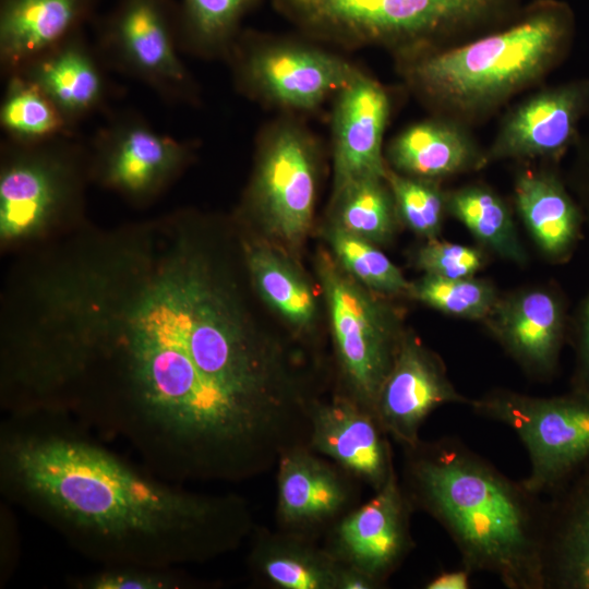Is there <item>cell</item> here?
<instances>
[{"mask_svg":"<svg viewBox=\"0 0 589 589\" xmlns=\"http://www.w3.org/2000/svg\"><path fill=\"white\" fill-rule=\"evenodd\" d=\"M320 144L291 115L262 129L241 213L288 249L301 245L314 216Z\"/></svg>","mask_w":589,"mask_h":589,"instance_id":"6","label":"cell"},{"mask_svg":"<svg viewBox=\"0 0 589 589\" xmlns=\"http://www.w3.org/2000/svg\"><path fill=\"white\" fill-rule=\"evenodd\" d=\"M407 294L443 313L470 320H485L498 300L495 288L485 280L428 274L410 283Z\"/></svg>","mask_w":589,"mask_h":589,"instance_id":"31","label":"cell"},{"mask_svg":"<svg viewBox=\"0 0 589 589\" xmlns=\"http://www.w3.org/2000/svg\"><path fill=\"white\" fill-rule=\"evenodd\" d=\"M240 244L244 267L261 299L296 332H310L316 301L302 272L274 245L249 239Z\"/></svg>","mask_w":589,"mask_h":589,"instance_id":"25","label":"cell"},{"mask_svg":"<svg viewBox=\"0 0 589 589\" xmlns=\"http://www.w3.org/2000/svg\"><path fill=\"white\" fill-rule=\"evenodd\" d=\"M332 221L375 245L390 241L399 218L386 179L363 178L333 191Z\"/></svg>","mask_w":589,"mask_h":589,"instance_id":"28","label":"cell"},{"mask_svg":"<svg viewBox=\"0 0 589 589\" xmlns=\"http://www.w3.org/2000/svg\"><path fill=\"white\" fill-rule=\"evenodd\" d=\"M326 237L335 261L359 284L378 294L408 293L410 283L375 244L332 224Z\"/></svg>","mask_w":589,"mask_h":589,"instance_id":"30","label":"cell"},{"mask_svg":"<svg viewBox=\"0 0 589 589\" xmlns=\"http://www.w3.org/2000/svg\"><path fill=\"white\" fill-rule=\"evenodd\" d=\"M473 411L510 428L524 444L530 470L522 479L544 496L589 462V396L573 389L554 397H534L495 389L471 399Z\"/></svg>","mask_w":589,"mask_h":589,"instance_id":"10","label":"cell"},{"mask_svg":"<svg viewBox=\"0 0 589 589\" xmlns=\"http://www.w3.org/2000/svg\"><path fill=\"white\" fill-rule=\"evenodd\" d=\"M107 71L83 28L14 73L36 84L74 130L86 118L108 109L117 94Z\"/></svg>","mask_w":589,"mask_h":589,"instance_id":"18","label":"cell"},{"mask_svg":"<svg viewBox=\"0 0 589 589\" xmlns=\"http://www.w3.org/2000/svg\"><path fill=\"white\" fill-rule=\"evenodd\" d=\"M305 37L347 48L377 46L394 57L455 46L495 31L521 0H273Z\"/></svg>","mask_w":589,"mask_h":589,"instance_id":"4","label":"cell"},{"mask_svg":"<svg viewBox=\"0 0 589 589\" xmlns=\"http://www.w3.org/2000/svg\"><path fill=\"white\" fill-rule=\"evenodd\" d=\"M178 0H115L94 21V46L108 70L132 77L170 105H196L197 84L180 58Z\"/></svg>","mask_w":589,"mask_h":589,"instance_id":"9","label":"cell"},{"mask_svg":"<svg viewBox=\"0 0 589 589\" xmlns=\"http://www.w3.org/2000/svg\"><path fill=\"white\" fill-rule=\"evenodd\" d=\"M516 208L537 244L562 257L575 244L580 214L560 179L548 170H525L515 179Z\"/></svg>","mask_w":589,"mask_h":589,"instance_id":"24","label":"cell"},{"mask_svg":"<svg viewBox=\"0 0 589 589\" xmlns=\"http://www.w3.org/2000/svg\"><path fill=\"white\" fill-rule=\"evenodd\" d=\"M59 412L4 414L2 498L99 565L182 567L237 550L253 532L233 493L189 491L143 470Z\"/></svg>","mask_w":589,"mask_h":589,"instance_id":"1","label":"cell"},{"mask_svg":"<svg viewBox=\"0 0 589 589\" xmlns=\"http://www.w3.org/2000/svg\"><path fill=\"white\" fill-rule=\"evenodd\" d=\"M484 257L480 250L454 242L429 240L414 256L417 268L444 278L473 277Z\"/></svg>","mask_w":589,"mask_h":589,"instance_id":"34","label":"cell"},{"mask_svg":"<svg viewBox=\"0 0 589 589\" xmlns=\"http://www.w3.org/2000/svg\"><path fill=\"white\" fill-rule=\"evenodd\" d=\"M470 402L449 381L441 359L417 337L404 333L374 413L387 435L406 448L421 440L420 429L436 408Z\"/></svg>","mask_w":589,"mask_h":589,"instance_id":"14","label":"cell"},{"mask_svg":"<svg viewBox=\"0 0 589 589\" xmlns=\"http://www.w3.org/2000/svg\"><path fill=\"white\" fill-rule=\"evenodd\" d=\"M249 568L277 589H337L341 563L311 537L289 531H254Z\"/></svg>","mask_w":589,"mask_h":589,"instance_id":"23","label":"cell"},{"mask_svg":"<svg viewBox=\"0 0 589 589\" xmlns=\"http://www.w3.org/2000/svg\"><path fill=\"white\" fill-rule=\"evenodd\" d=\"M241 31L226 60L237 89L287 115L322 107L360 70L309 37Z\"/></svg>","mask_w":589,"mask_h":589,"instance_id":"7","label":"cell"},{"mask_svg":"<svg viewBox=\"0 0 589 589\" xmlns=\"http://www.w3.org/2000/svg\"><path fill=\"white\" fill-rule=\"evenodd\" d=\"M384 155L388 167L399 173L437 181L486 167L485 149L470 129L436 116L405 128Z\"/></svg>","mask_w":589,"mask_h":589,"instance_id":"22","label":"cell"},{"mask_svg":"<svg viewBox=\"0 0 589 589\" xmlns=\"http://www.w3.org/2000/svg\"><path fill=\"white\" fill-rule=\"evenodd\" d=\"M374 493L334 524L325 549L382 586L414 546L410 531L414 508L396 470Z\"/></svg>","mask_w":589,"mask_h":589,"instance_id":"12","label":"cell"},{"mask_svg":"<svg viewBox=\"0 0 589 589\" xmlns=\"http://www.w3.org/2000/svg\"><path fill=\"white\" fill-rule=\"evenodd\" d=\"M101 0H0L2 76L83 29Z\"/></svg>","mask_w":589,"mask_h":589,"instance_id":"21","label":"cell"},{"mask_svg":"<svg viewBox=\"0 0 589 589\" xmlns=\"http://www.w3.org/2000/svg\"><path fill=\"white\" fill-rule=\"evenodd\" d=\"M333 100V191L358 179H386L383 137L390 115L388 92L359 70Z\"/></svg>","mask_w":589,"mask_h":589,"instance_id":"15","label":"cell"},{"mask_svg":"<svg viewBox=\"0 0 589 589\" xmlns=\"http://www.w3.org/2000/svg\"><path fill=\"white\" fill-rule=\"evenodd\" d=\"M0 125L7 141L33 145L73 134L48 96L21 74L4 77Z\"/></svg>","mask_w":589,"mask_h":589,"instance_id":"29","label":"cell"},{"mask_svg":"<svg viewBox=\"0 0 589 589\" xmlns=\"http://www.w3.org/2000/svg\"><path fill=\"white\" fill-rule=\"evenodd\" d=\"M316 269L326 301L342 395L374 413L404 332L395 311L326 252ZM375 414V413H374Z\"/></svg>","mask_w":589,"mask_h":589,"instance_id":"8","label":"cell"},{"mask_svg":"<svg viewBox=\"0 0 589 589\" xmlns=\"http://www.w3.org/2000/svg\"><path fill=\"white\" fill-rule=\"evenodd\" d=\"M12 505L2 498L0 504V588L15 574L21 555L17 521Z\"/></svg>","mask_w":589,"mask_h":589,"instance_id":"35","label":"cell"},{"mask_svg":"<svg viewBox=\"0 0 589 589\" xmlns=\"http://www.w3.org/2000/svg\"><path fill=\"white\" fill-rule=\"evenodd\" d=\"M308 445L354 479L380 490L395 471L388 435L375 414L347 396L316 399L310 410Z\"/></svg>","mask_w":589,"mask_h":589,"instance_id":"17","label":"cell"},{"mask_svg":"<svg viewBox=\"0 0 589 589\" xmlns=\"http://www.w3.org/2000/svg\"><path fill=\"white\" fill-rule=\"evenodd\" d=\"M472 573L465 567L443 572L426 582V589H468Z\"/></svg>","mask_w":589,"mask_h":589,"instance_id":"37","label":"cell"},{"mask_svg":"<svg viewBox=\"0 0 589 589\" xmlns=\"http://www.w3.org/2000/svg\"><path fill=\"white\" fill-rule=\"evenodd\" d=\"M574 390L589 396V297L586 301L577 342Z\"/></svg>","mask_w":589,"mask_h":589,"instance_id":"36","label":"cell"},{"mask_svg":"<svg viewBox=\"0 0 589 589\" xmlns=\"http://www.w3.org/2000/svg\"><path fill=\"white\" fill-rule=\"evenodd\" d=\"M276 468V517L284 531L312 537L354 503V478L306 444L287 449Z\"/></svg>","mask_w":589,"mask_h":589,"instance_id":"16","label":"cell"},{"mask_svg":"<svg viewBox=\"0 0 589 589\" xmlns=\"http://www.w3.org/2000/svg\"><path fill=\"white\" fill-rule=\"evenodd\" d=\"M88 148L91 183L134 207L158 200L195 158V144L155 130L134 110L109 112Z\"/></svg>","mask_w":589,"mask_h":589,"instance_id":"11","label":"cell"},{"mask_svg":"<svg viewBox=\"0 0 589 589\" xmlns=\"http://www.w3.org/2000/svg\"><path fill=\"white\" fill-rule=\"evenodd\" d=\"M73 589H196L204 582L181 567L140 564L100 565L89 573L71 576Z\"/></svg>","mask_w":589,"mask_h":589,"instance_id":"33","label":"cell"},{"mask_svg":"<svg viewBox=\"0 0 589 589\" xmlns=\"http://www.w3.org/2000/svg\"><path fill=\"white\" fill-rule=\"evenodd\" d=\"M543 498V589H589V462Z\"/></svg>","mask_w":589,"mask_h":589,"instance_id":"19","label":"cell"},{"mask_svg":"<svg viewBox=\"0 0 589 589\" xmlns=\"http://www.w3.org/2000/svg\"><path fill=\"white\" fill-rule=\"evenodd\" d=\"M574 35L575 15L566 2L534 0L503 27L455 46L395 57L396 68L432 116L470 129L550 75Z\"/></svg>","mask_w":589,"mask_h":589,"instance_id":"3","label":"cell"},{"mask_svg":"<svg viewBox=\"0 0 589 589\" xmlns=\"http://www.w3.org/2000/svg\"><path fill=\"white\" fill-rule=\"evenodd\" d=\"M260 0H178L180 50L204 59L226 58L241 23Z\"/></svg>","mask_w":589,"mask_h":589,"instance_id":"26","label":"cell"},{"mask_svg":"<svg viewBox=\"0 0 589 589\" xmlns=\"http://www.w3.org/2000/svg\"><path fill=\"white\" fill-rule=\"evenodd\" d=\"M446 209L488 249L517 264L526 262L512 213L489 187L470 184L446 192Z\"/></svg>","mask_w":589,"mask_h":589,"instance_id":"27","label":"cell"},{"mask_svg":"<svg viewBox=\"0 0 589 589\" xmlns=\"http://www.w3.org/2000/svg\"><path fill=\"white\" fill-rule=\"evenodd\" d=\"M401 485L414 509L448 533L471 573L508 589H543V498L460 440L404 448Z\"/></svg>","mask_w":589,"mask_h":589,"instance_id":"2","label":"cell"},{"mask_svg":"<svg viewBox=\"0 0 589 589\" xmlns=\"http://www.w3.org/2000/svg\"><path fill=\"white\" fill-rule=\"evenodd\" d=\"M505 350L531 375L549 376L563 340V310L546 290L530 289L498 299L485 318Z\"/></svg>","mask_w":589,"mask_h":589,"instance_id":"20","label":"cell"},{"mask_svg":"<svg viewBox=\"0 0 589 589\" xmlns=\"http://www.w3.org/2000/svg\"><path fill=\"white\" fill-rule=\"evenodd\" d=\"M386 182L399 221L428 240L436 239L447 213L446 192L438 181L406 176L388 167Z\"/></svg>","mask_w":589,"mask_h":589,"instance_id":"32","label":"cell"},{"mask_svg":"<svg viewBox=\"0 0 589 589\" xmlns=\"http://www.w3.org/2000/svg\"><path fill=\"white\" fill-rule=\"evenodd\" d=\"M91 184L87 144L74 133L0 149V251L16 255L83 226Z\"/></svg>","mask_w":589,"mask_h":589,"instance_id":"5","label":"cell"},{"mask_svg":"<svg viewBox=\"0 0 589 589\" xmlns=\"http://www.w3.org/2000/svg\"><path fill=\"white\" fill-rule=\"evenodd\" d=\"M382 587L375 579L365 573L341 564L337 589H375Z\"/></svg>","mask_w":589,"mask_h":589,"instance_id":"38","label":"cell"},{"mask_svg":"<svg viewBox=\"0 0 589 589\" xmlns=\"http://www.w3.org/2000/svg\"><path fill=\"white\" fill-rule=\"evenodd\" d=\"M589 113V77L545 87L516 104L485 148V165L557 159L576 144Z\"/></svg>","mask_w":589,"mask_h":589,"instance_id":"13","label":"cell"}]
</instances>
